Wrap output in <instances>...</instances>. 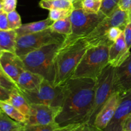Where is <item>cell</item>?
Listing matches in <instances>:
<instances>
[{"label": "cell", "mask_w": 131, "mask_h": 131, "mask_svg": "<svg viewBox=\"0 0 131 131\" xmlns=\"http://www.w3.org/2000/svg\"><path fill=\"white\" fill-rule=\"evenodd\" d=\"M95 80L71 78L63 84V100L56 122L60 126L70 124H87L95 98Z\"/></svg>", "instance_id": "1"}, {"label": "cell", "mask_w": 131, "mask_h": 131, "mask_svg": "<svg viewBox=\"0 0 131 131\" xmlns=\"http://www.w3.org/2000/svg\"><path fill=\"white\" fill-rule=\"evenodd\" d=\"M89 47L85 37L66 36L55 54L54 85L61 86L71 79Z\"/></svg>", "instance_id": "2"}, {"label": "cell", "mask_w": 131, "mask_h": 131, "mask_svg": "<svg viewBox=\"0 0 131 131\" xmlns=\"http://www.w3.org/2000/svg\"><path fill=\"white\" fill-rule=\"evenodd\" d=\"M61 43L47 45L20 56L26 69L42 75L44 79L54 84L55 79L54 56Z\"/></svg>", "instance_id": "3"}, {"label": "cell", "mask_w": 131, "mask_h": 131, "mask_svg": "<svg viewBox=\"0 0 131 131\" xmlns=\"http://www.w3.org/2000/svg\"><path fill=\"white\" fill-rule=\"evenodd\" d=\"M109 47L106 45L90 46L78 64L72 78L96 80L109 65Z\"/></svg>", "instance_id": "4"}, {"label": "cell", "mask_w": 131, "mask_h": 131, "mask_svg": "<svg viewBox=\"0 0 131 131\" xmlns=\"http://www.w3.org/2000/svg\"><path fill=\"white\" fill-rule=\"evenodd\" d=\"M65 38V35L52 31L49 28L37 33L17 36L15 54L19 56H24L47 45L61 43Z\"/></svg>", "instance_id": "5"}, {"label": "cell", "mask_w": 131, "mask_h": 131, "mask_svg": "<svg viewBox=\"0 0 131 131\" xmlns=\"http://www.w3.org/2000/svg\"><path fill=\"white\" fill-rule=\"evenodd\" d=\"M115 67L109 64L95 80V98L88 125H93L96 116L114 92V75Z\"/></svg>", "instance_id": "6"}, {"label": "cell", "mask_w": 131, "mask_h": 131, "mask_svg": "<svg viewBox=\"0 0 131 131\" xmlns=\"http://www.w3.org/2000/svg\"><path fill=\"white\" fill-rule=\"evenodd\" d=\"M29 104L61 106L63 100V85L56 86L44 79L37 89L32 91H20Z\"/></svg>", "instance_id": "7"}, {"label": "cell", "mask_w": 131, "mask_h": 131, "mask_svg": "<svg viewBox=\"0 0 131 131\" xmlns=\"http://www.w3.org/2000/svg\"><path fill=\"white\" fill-rule=\"evenodd\" d=\"M129 20L130 17L127 12L122 10L118 6L111 15L105 17L95 29L85 37L90 47L104 45V37L106 31L112 27H118L124 30Z\"/></svg>", "instance_id": "8"}, {"label": "cell", "mask_w": 131, "mask_h": 131, "mask_svg": "<svg viewBox=\"0 0 131 131\" xmlns=\"http://www.w3.org/2000/svg\"><path fill=\"white\" fill-rule=\"evenodd\" d=\"M105 17L101 12L98 14H90L84 12L81 7L74 8L69 17L72 23L70 35L86 37L95 29Z\"/></svg>", "instance_id": "9"}, {"label": "cell", "mask_w": 131, "mask_h": 131, "mask_svg": "<svg viewBox=\"0 0 131 131\" xmlns=\"http://www.w3.org/2000/svg\"><path fill=\"white\" fill-rule=\"evenodd\" d=\"M30 111L24 125H46L56 122L61 106L30 104Z\"/></svg>", "instance_id": "10"}, {"label": "cell", "mask_w": 131, "mask_h": 131, "mask_svg": "<svg viewBox=\"0 0 131 131\" xmlns=\"http://www.w3.org/2000/svg\"><path fill=\"white\" fill-rule=\"evenodd\" d=\"M131 118V90L122 95L113 117L103 131H124L125 124Z\"/></svg>", "instance_id": "11"}, {"label": "cell", "mask_w": 131, "mask_h": 131, "mask_svg": "<svg viewBox=\"0 0 131 131\" xmlns=\"http://www.w3.org/2000/svg\"><path fill=\"white\" fill-rule=\"evenodd\" d=\"M0 68L15 83L20 74L26 70L21 58L15 52L8 51L0 53Z\"/></svg>", "instance_id": "12"}, {"label": "cell", "mask_w": 131, "mask_h": 131, "mask_svg": "<svg viewBox=\"0 0 131 131\" xmlns=\"http://www.w3.org/2000/svg\"><path fill=\"white\" fill-rule=\"evenodd\" d=\"M113 86L114 92L121 95L131 90V52L120 66L115 67Z\"/></svg>", "instance_id": "13"}, {"label": "cell", "mask_w": 131, "mask_h": 131, "mask_svg": "<svg viewBox=\"0 0 131 131\" xmlns=\"http://www.w3.org/2000/svg\"><path fill=\"white\" fill-rule=\"evenodd\" d=\"M122 95L117 92L113 93L107 102L96 116L93 125L103 130L113 117L120 102Z\"/></svg>", "instance_id": "14"}, {"label": "cell", "mask_w": 131, "mask_h": 131, "mask_svg": "<svg viewBox=\"0 0 131 131\" xmlns=\"http://www.w3.org/2000/svg\"><path fill=\"white\" fill-rule=\"evenodd\" d=\"M124 38V32L109 47V64L114 67L120 66L130 54Z\"/></svg>", "instance_id": "15"}, {"label": "cell", "mask_w": 131, "mask_h": 131, "mask_svg": "<svg viewBox=\"0 0 131 131\" xmlns=\"http://www.w3.org/2000/svg\"><path fill=\"white\" fill-rule=\"evenodd\" d=\"M43 79L42 75L25 70L20 74L16 83L20 91H32L37 89Z\"/></svg>", "instance_id": "16"}, {"label": "cell", "mask_w": 131, "mask_h": 131, "mask_svg": "<svg viewBox=\"0 0 131 131\" xmlns=\"http://www.w3.org/2000/svg\"><path fill=\"white\" fill-rule=\"evenodd\" d=\"M53 22L54 21H52L51 19L48 17L46 19L40 20V21L22 24L20 28L15 30L17 35L20 36L27 34H31V33H37V32L45 30L49 28Z\"/></svg>", "instance_id": "17"}, {"label": "cell", "mask_w": 131, "mask_h": 131, "mask_svg": "<svg viewBox=\"0 0 131 131\" xmlns=\"http://www.w3.org/2000/svg\"><path fill=\"white\" fill-rule=\"evenodd\" d=\"M7 102L14 106L26 117L28 116L30 111V104L23 95L20 90L17 89L13 90L11 92L10 98Z\"/></svg>", "instance_id": "18"}, {"label": "cell", "mask_w": 131, "mask_h": 131, "mask_svg": "<svg viewBox=\"0 0 131 131\" xmlns=\"http://www.w3.org/2000/svg\"><path fill=\"white\" fill-rule=\"evenodd\" d=\"M17 37L15 30H0V52H15Z\"/></svg>", "instance_id": "19"}, {"label": "cell", "mask_w": 131, "mask_h": 131, "mask_svg": "<svg viewBox=\"0 0 131 131\" xmlns=\"http://www.w3.org/2000/svg\"><path fill=\"white\" fill-rule=\"evenodd\" d=\"M39 6L42 8L46 10L54 9H65V10H74V3L70 0H41Z\"/></svg>", "instance_id": "20"}, {"label": "cell", "mask_w": 131, "mask_h": 131, "mask_svg": "<svg viewBox=\"0 0 131 131\" xmlns=\"http://www.w3.org/2000/svg\"><path fill=\"white\" fill-rule=\"evenodd\" d=\"M0 109L9 117L17 122L24 124L26 121V117L7 101H0Z\"/></svg>", "instance_id": "21"}, {"label": "cell", "mask_w": 131, "mask_h": 131, "mask_svg": "<svg viewBox=\"0 0 131 131\" xmlns=\"http://www.w3.org/2000/svg\"><path fill=\"white\" fill-rule=\"evenodd\" d=\"M49 28L52 31L59 34L65 36L70 35L72 34V23L70 17H69L54 21Z\"/></svg>", "instance_id": "22"}, {"label": "cell", "mask_w": 131, "mask_h": 131, "mask_svg": "<svg viewBox=\"0 0 131 131\" xmlns=\"http://www.w3.org/2000/svg\"><path fill=\"white\" fill-rule=\"evenodd\" d=\"M23 125V124L12 119L5 113L2 112L0 115V131H14Z\"/></svg>", "instance_id": "23"}, {"label": "cell", "mask_w": 131, "mask_h": 131, "mask_svg": "<svg viewBox=\"0 0 131 131\" xmlns=\"http://www.w3.org/2000/svg\"><path fill=\"white\" fill-rule=\"evenodd\" d=\"M102 0H81L80 7L90 14H98L101 10Z\"/></svg>", "instance_id": "24"}, {"label": "cell", "mask_w": 131, "mask_h": 131, "mask_svg": "<svg viewBox=\"0 0 131 131\" xmlns=\"http://www.w3.org/2000/svg\"><path fill=\"white\" fill-rule=\"evenodd\" d=\"M124 32V30L118 27H112L106 31L104 37V44L110 46Z\"/></svg>", "instance_id": "25"}, {"label": "cell", "mask_w": 131, "mask_h": 131, "mask_svg": "<svg viewBox=\"0 0 131 131\" xmlns=\"http://www.w3.org/2000/svg\"><path fill=\"white\" fill-rule=\"evenodd\" d=\"M120 1V0H102L100 12L105 16H109L118 7Z\"/></svg>", "instance_id": "26"}, {"label": "cell", "mask_w": 131, "mask_h": 131, "mask_svg": "<svg viewBox=\"0 0 131 131\" xmlns=\"http://www.w3.org/2000/svg\"><path fill=\"white\" fill-rule=\"evenodd\" d=\"M59 127L60 125L56 122L46 125H24L26 131H55Z\"/></svg>", "instance_id": "27"}, {"label": "cell", "mask_w": 131, "mask_h": 131, "mask_svg": "<svg viewBox=\"0 0 131 131\" xmlns=\"http://www.w3.org/2000/svg\"><path fill=\"white\" fill-rule=\"evenodd\" d=\"M7 19L8 22L9 29L16 30L22 26L21 18L16 10L7 14Z\"/></svg>", "instance_id": "28"}, {"label": "cell", "mask_w": 131, "mask_h": 131, "mask_svg": "<svg viewBox=\"0 0 131 131\" xmlns=\"http://www.w3.org/2000/svg\"><path fill=\"white\" fill-rule=\"evenodd\" d=\"M0 86L10 91H12L14 89L19 90L16 83H14L9 77H8L6 74L1 70V68H0Z\"/></svg>", "instance_id": "29"}, {"label": "cell", "mask_w": 131, "mask_h": 131, "mask_svg": "<svg viewBox=\"0 0 131 131\" xmlns=\"http://www.w3.org/2000/svg\"><path fill=\"white\" fill-rule=\"evenodd\" d=\"M72 10H65V9H54L49 10L48 17L51 19L52 21H56L59 19L70 17Z\"/></svg>", "instance_id": "30"}, {"label": "cell", "mask_w": 131, "mask_h": 131, "mask_svg": "<svg viewBox=\"0 0 131 131\" xmlns=\"http://www.w3.org/2000/svg\"><path fill=\"white\" fill-rule=\"evenodd\" d=\"M86 125V123L70 124L64 126H60L55 131H83Z\"/></svg>", "instance_id": "31"}, {"label": "cell", "mask_w": 131, "mask_h": 131, "mask_svg": "<svg viewBox=\"0 0 131 131\" xmlns=\"http://www.w3.org/2000/svg\"><path fill=\"white\" fill-rule=\"evenodd\" d=\"M17 0H4L3 1V11L6 13L15 10Z\"/></svg>", "instance_id": "32"}, {"label": "cell", "mask_w": 131, "mask_h": 131, "mask_svg": "<svg viewBox=\"0 0 131 131\" xmlns=\"http://www.w3.org/2000/svg\"><path fill=\"white\" fill-rule=\"evenodd\" d=\"M124 34L127 47L128 49L130 50L131 48V17L124 29Z\"/></svg>", "instance_id": "33"}, {"label": "cell", "mask_w": 131, "mask_h": 131, "mask_svg": "<svg viewBox=\"0 0 131 131\" xmlns=\"http://www.w3.org/2000/svg\"><path fill=\"white\" fill-rule=\"evenodd\" d=\"M9 29L7 13L2 11L0 12V30H8Z\"/></svg>", "instance_id": "34"}, {"label": "cell", "mask_w": 131, "mask_h": 131, "mask_svg": "<svg viewBox=\"0 0 131 131\" xmlns=\"http://www.w3.org/2000/svg\"><path fill=\"white\" fill-rule=\"evenodd\" d=\"M119 7L122 10L127 12L130 18L131 17V0H120Z\"/></svg>", "instance_id": "35"}, {"label": "cell", "mask_w": 131, "mask_h": 131, "mask_svg": "<svg viewBox=\"0 0 131 131\" xmlns=\"http://www.w3.org/2000/svg\"><path fill=\"white\" fill-rule=\"evenodd\" d=\"M11 92L12 91L8 90L0 86V101H8Z\"/></svg>", "instance_id": "36"}, {"label": "cell", "mask_w": 131, "mask_h": 131, "mask_svg": "<svg viewBox=\"0 0 131 131\" xmlns=\"http://www.w3.org/2000/svg\"><path fill=\"white\" fill-rule=\"evenodd\" d=\"M83 131H103V130L98 129V128H97L93 125H88V124H87V125L85 126V127L84 128V129H83Z\"/></svg>", "instance_id": "37"}, {"label": "cell", "mask_w": 131, "mask_h": 131, "mask_svg": "<svg viewBox=\"0 0 131 131\" xmlns=\"http://www.w3.org/2000/svg\"><path fill=\"white\" fill-rule=\"evenodd\" d=\"M124 131H131V118L127 120L124 127Z\"/></svg>", "instance_id": "38"}, {"label": "cell", "mask_w": 131, "mask_h": 131, "mask_svg": "<svg viewBox=\"0 0 131 131\" xmlns=\"http://www.w3.org/2000/svg\"><path fill=\"white\" fill-rule=\"evenodd\" d=\"M74 3V8L75 7H80V3L81 0H70Z\"/></svg>", "instance_id": "39"}, {"label": "cell", "mask_w": 131, "mask_h": 131, "mask_svg": "<svg viewBox=\"0 0 131 131\" xmlns=\"http://www.w3.org/2000/svg\"><path fill=\"white\" fill-rule=\"evenodd\" d=\"M14 131H26V130H25V129H24V125H23L21 127H19V128H18V129H15V130Z\"/></svg>", "instance_id": "40"}, {"label": "cell", "mask_w": 131, "mask_h": 131, "mask_svg": "<svg viewBox=\"0 0 131 131\" xmlns=\"http://www.w3.org/2000/svg\"><path fill=\"white\" fill-rule=\"evenodd\" d=\"M3 11V1L0 0V12Z\"/></svg>", "instance_id": "41"}, {"label": "cell", "mask_w": 131, "mask_h": 131, "mask_svg": "<svg viewBox=\"0 0 131 131\" xmlns=\"http://www.w3.org/2000/svg\"><path fill=\"white\" fill-rule=\"evenodd\" d=\"M2 112H3V111H2V110H1V109H0V115H1V113H2Z\"/></svg>", "instance_id": "42"}, {"label": "cell", "mask_w": 131, "mask_h": 131, "mask_svg": "<svg viewBox=\"0 0 131 131\" xmlns=\"http://www.w3.org/2000/svg\"><path fill=\"white\" fill-rule=\"evenodd\" d=\"M2 1H4V0H2Z\"/></svg>", "instance_id": "43"}, {"label": "cell", "mask_w": 131, "mask_h": 131, "mask_svg": "<svg viewBox=\"0 0 131 131\" xmlns=\"http://www.w3.org/2000/svg\"><path fill=\"white\" fill-rule=\"evenodd\" d=\"M0 53H1V52H0Z\"/></svg>", "instance_id": "44"}]
</instances>
